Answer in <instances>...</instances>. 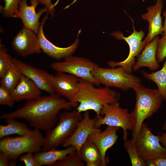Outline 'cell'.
Listing matches in <instances>:
<instances>
[{"label":"cell","instance_id":"e575fe53","mask_svg":"<svg viewBox=\"0 0 166 166\" xmlns=\"http://www.w3.org/2000/svg\"><path fill=\"white\" fill-rule=\"evenodd\" d=\"M155 166H166V157H158L152 160Z\"/></svg>","mask_w":166,"mask_h":166},{"label":"cell","instance_id":"74e56055","mask_svg":"<svg viewBox=\"0 0 166 166\" xmlns=\"http://www.w3.org/2000/svg\"><path fill=\"white\" fill-rule=\"evenodd\" d=\"M164 130H166V120L164 123L162 128V130L164 131Z\"/></svg>","mask_w":166,"mask_h":166},{"label":"cell","instance_id":"484cf974","mask_svg":"<svg viewBox=\"0 0 166 166\" xmlns=\"http://www.w3.org/2000/svg\"><path fill=\"white\" fill-rule=\"evenodd\" d=\"M124 145L129 156L132 166H146L145 161L139 156L137 152L133 140H125Z\"/></svg>","mask_w":166,"mask_h":166},{"label":"cell","instance_id":"f35d334b","mask_svg":"<svg viewBox=\"0 0 166 166\" xmlns=\"http://www.w3.org/2000/svg\"><path fill=\"white\" fill-rule=\"evenodd\" d=\"M144 1V0H143V1Z\"/></svg>","mask_w":166,"mask_h":166},{"label":"cell","instance_id":"ffe728a7","mask_svg":"<svg viewBox=\"0 0 166 166\" xmlns=\"http://www.w3.org/2000/svg\"><path fill=\"white\" fill-rule=\"evenodd\" d=\"M41 90L33 81L23 75L19 82L10 93L15 101L23 100L27 101L34 100L41 96Z\"/></svg>","mask_w":166,"mask_h":166},{"label":"cell","instance_id":"7c38bea8","mask_svg":"<svg viewBox=\"0 0 166 166\" xmlns=\"http://www.w3.org/2000/svg\"><path fill=\"white\" fill-rule=\"evenodd\" d=\"M34 31L23 26L12 43L13 49L22 57L41 53L37 35Z\"/></svg>","mask_w":166,"mask_h":166},{"label":"cell","instance_id":"8fae6325","mask_svg":"<svg viewBox=\"0 0 166 166\" xmlns=\"http://www.w3.org/2000/svg\"><path fill=\"white\" fill-rule=\"evenodd\" d=\"M97 118V116L93 118H90L89 111L84 112L83 117L79 122L74 132L62 144L63 147L74 146L80 155L81 147L88 136L93 133L101 131L100 128L95 126Z\"/></svg>","mask_w":166,"mask_h":166},{"label":"cell","instance_id":"ba28073f","mask_svg":"<svg viewBox=\"0 0 166 166\" xmlns=\"http://www.w3.org/2000/svg\"><path fill=\"white\" fill-rule=\"evenodd\" d=\"M100 114L103 117L97 118L95 126L100 128L103 124L119 127L123 130V138L124 141L127 140V131L132 130L134 122L128 109L120 107L119 101L104 106Z\"/></svg>","mask_w":166,"mask_h":166},{"label":"cell","instance_id":"d590c367","mask_svg":"<svg viewBox=\"0 0 166 166\" xmlns=\"http://www.w3.org/2000/svg\"><path fill=\"white\" fill-rule=\"evenodd\" d=\"M159 138L162 145L166 148V132L160 134Z\"/></svg>","mask_w":166,"mask_h":166},{"label":"cell","instance_id":"7a4b0ae2","mask_svg":"<svg viewBox=\"0 0 166 166\" xmlns=\"http://www.w3.org/2000/svg\"><path fill=\"white\" fill-rule=\"evenodd\" d=\"M78 86L79 91L69 101L79 104L76 109L80 113L93 110L100 117L104 106L118 101L120 97L119 93L109 87L95 88L92 84L81 79H80Z\"/></svg>","mask_w":166,"mask_h":166},{"label":"cell","instance_id":"1f68e13d","mask_svg":"<svg viewBox=\"0 0 166 166\" xmlns=\"http://www.w3.org/2000/svg\"><path fill=\"white\" fill-rule=\"evenodd\" d=\"M19 160L21 162H23L26 166H38L32 153H27L21 155L19 156Z\"/></svg>","mask_w":166,"mask_h":166},{"label":"cell","instance_id":"8992f818","mask_svg":"<svg viewBox=\"0 0 166 166\" xmlns=\"http://www.w3.org/2000/svg\"><path fill=\"white\" fill-rule=\"evenodd\" d=\"M94 77L105 87L118 88L124 91L140 84V79L126 72L121 67H99L92 71Z\"/></svg>","mask_w":166,"mask_h":166},{"label":"cell","instance_id":"83f0119b","mask_svg":"<svg viewBox=\"0 0 166 166\" xmlns=\"http://www.w3.org/2000/svg\"><path fill=\"white\" fill-rule=\"evenodd\" d=\"M13 58L4 45L0 44V77L1 78L13 64Z\"/></svg>","mask_w":166,"mask_h":166},{"label":"cell","instance_id":"836d02e7","mask_svg":"<svg viewBox=\"0 0 166 166\" xmlns=\"http://www.w3.org/2000/svg\"><path fill=\"white\" fill-rule=\"evenodd\" d=\"M11 160L10 156L5 153L0 152V166H10L9 161Z\"/></svg>","mask_w":166,"mask_h":166},{"label":"cell","instance_id":"2e32d148","mask_svg":"<svg viewBox=\"0 0 166 166\" xmlns=\"http://www.w3.org/2000/svg\"><path fill=\"white\" fill-rule=\"evenodd\" d=\"M79 79L72 74L57 72L53 75L51 81L56 94L70 101L79 91Z\"/></svg>","mask_w":166,"mask_h":166},{"label":"cell","instance_id":"44dd1931","mask_svg":"<svg viewBox=\"0 0 166 166\" xmlns=\"http://www.w3.org/2000/svg\"><path fill=\"white\" fill-rule=\"evenodd\" d=\"M76 150L75 147L70 146L64 149L55 148L48 151H40L34 153L33 157L38 166H53L56 162L61 160L67 155Z\"/></svg>","mask_w":166,"mask_h":166},{"label":"cell","instance_id":"ac0fdd59","mask_svg":"<svg viewBox=\"0 0 166 166\" xmlns=\"http://www.w3.org/2000/svg\"><path fill=\"white\" fill-rule=\"evenodd\" d=\"M163 0H157L155 4L148 6L147 12L141 15L142 19L148 23V32L143 40L146 44L159 34H163V26L161 13L164 6Z\"/></svg>","mask_w":166,"mask_h":166},{"label":"cell","instance_id":"52a82bcc","mask_svg":"<svg viewBox=\"0 0 166 166\" xmlns=\"http://www.w3.org/2000/svg\"><path fill=\"white\" fill-rule=\"evenodd\" d=\"M50 66L57 72L72 74L97 86L101 84L91 72L99 65L88 59L71 55L65 58L63 61L51 63Z\"/></svg>","mask_w":166,"mask_h":166},{"label":"cell","instance_id":"8d00e7d4","mask_svg":"<svg viewBox=\"0 0 166 166\" xmlns=\"http://www.w3.org/2000/svg\"><path fill=\"white\" fill-rule=\"evenodd\" d=\"M163 15L164 18V21L163 26V34H166V9L163 12Z\"/></svg>","mask_w":166,"mask_h":166},{"label":"cell","instance_id":"9c48e42d","mask_svg":"<svg viewBox=\"0 0 166 166\" xmlns=\"http://www.w3.org/2000/svg\"><path fill=\"white\" fill-rule=\"evenodd\" d=\"M159 137L152 133L147 123H143L134 145L138 155L144 161L166 157V148L160 144Z\"/></svg>","mask_w":166,"mask_h":166},{"label":"cell","instance_id":"d4e9b609","mask_svg":"<svg viewBox=\"0 0 166 166\" xmlns=\"http://www.w3.org/2000/svg\"><path fill=\"white\" fill-rule=\"evenodd\" d=\"M22 76L20 71L13 63L1 78L0 86L11 93L17 86Z\"/></svg>","mask_w":166,"mask_h":166},{"label":"cell","instance_id":"603a6c76","mask_svg":"<svg viewBox=\"0 0 166 166\" xmlns=\"http://www.w3.org/2000/svg\"><path fill=\"white\" fill-rule=\"evenodd\" d=\"M141 73L145 78L156 84L163 101H166V58L162 68L159 70L149 73L142 70Z\"/></svg>","mask_w":166,"mask_h":166},{"label":"cell","instance_id":"cb8c5ba5","mask_svg":"<svg viewBox=\"0 0 166 166\" xmlns=\"http://www.w3.org/2000/svg\"><path fill=\"white\" fill-rule=\"evenodd\" d=\"M5 121L6 125H0V138L13 134L24 136L31 130L26 124L17 121L14 118L6 119Z\"/></svg>","mask_w":166,"mask_h":166},{"label":"cell","instance_id":"4dcf8cb0","mask_svg":"<svg viewBox=\"0 0 166 166\" xmlns=\"http://www.w3.org/2000/svg\"><path fill=\"white\" fill-rule=\"evenodd\" d=\"M15 102L10 93L0 86V105L11 107L13 106Z\"/></svg>","mask_w":166,"mask_h":166},{"label":"cell","instance_id":"d6986e66","mask_svg":"<svg viewBox=\"0 0 166 166\" xmlns=\"http://www.w3.org/2000/svg\"><path fill=\"white\" fill-rule=\"evenodd\" d=\"M159 39V37L157 36L151 42L146 44L132 66L133 71H136L142 67H147L151 71L156 70L159 68L160 66L156 58Z\"/></svg>","mask_w":166,"mask_h":166},{"label":"cell","instance_id":"4fadbf2b","mask_svg":"<svg viewBox=\"0 0 166 166\" xmlns=\"http://www.w3.org/2000/svg\"><path fill=\"white\" fill-rule=\"evenodd\" d=\"M12 61L23 75L33 81L41 90L49 95L55 94L51 81L53 75L16 58H13Z\"/></svg>","mask_w":166,"mask_h":166},{"label":"cell","instance_id":"5b68a950","mask_svg":"<svg viewBox=\"0 0 166 166\" xmlns=\"http://www.w3.org/2000/svg\"><path fill=\"white\" fill-rule=\"evenodd\" d=\"M82 118L81 113L76 109L61 113L57 124L46 132L42 150L55 149L60 144H62L73 133Z\"/></svg>","mask_w":166,"mask_h":166},{"label":"cell","instance_id":"7402d4cb","mask_svg":"<svg viewBox=\"0 0 166 166\" xmlns=\"http://www.w3.org/2000/svg\"><path fill=\"white\" fill-rule=\"evenodd\" d=\"M80 156L87 166H101L99 150L96 145L88 139L81 146Z\"/></svg>","mask_w":166,"mask_h":166},{"label":"cell","instance_id":"f1b7e54d","mask_svg":"<svg viewBox=\"0 0 166 166\" xmlns=\"http://www.w3.org/2000/svg\"><path fill=\"white\" fill-rule=\"evenodd\" d=\"M20 0H3L5 5L2 9L3 15L6 17H12L18 10Z\"/></svg>","mask_w":166,"mask_h":166},{"label":"cell","instance_id":"5bb4252c","mask_svg":"<svg viewBox=\"0 0 166 166\" xmlns=\"http://www.w3.org/2000/svg\"><path fill=\"white\" fill-rule=\"evenodd\" d=\"M27 0H21L17 12L12 17L20 18L24 26L30 29L37 34L42 22L39 19L43 13L48 11L45 7L36 12L35 9L39 3L37 0H31V5L28 6Z\"/></svg>","mask_w":166,"mask_h":166},{"label":"cell","instance_id":"277c9868","mask_svg":"<svg viewBox=\"0 0 166 166\" xmlns=\"http://www.w3.org/2000/svg\"><path fill=\"white\" fill-rule=\"evenodd\" d=\"M0 151L7 154L11 160L16 161L25 153H34L42 150L45 137L39 130L34 128L26 135L0 138Z\"/></svg>","mask_w":166,"mask_h":166},{"label":"cell","instance_id":"3957f363","mask_svg":"<svg viewBox=\"0 0 166 166\" xmlns=\"http://www.w3.org/2000/svg\"><path fill=\"white\" fill-rule=\"evenodd\" d=\"M132 89L136 96L135 108L130 113L134 122L132 139L134 141L138 136L144 120L158 111L163 100L157 89H150L140 84Z\"/></svg>","mask_w":166,"mask_h":166},{"label":"cell","instance_id":"e0dca14e","mask_svg":"<svg viewBox=\"0 0 166 166\" xmlns=\"http://www.w3.org/2000/svg\"><path fill=\"white\" fill-rule=\"evenodd\" d=\"M47 15L44 18L37 33L39 44L42 50L49 57L59 60L72 55L76 51L79 44L77 38L70 46L62 48L57 46L50 42L45 36L43 31L44 22L47 18Z\"/></svg>","mask_w":166,"mask_h":166},{"label":"cell","instance_id":"6da1fadb","mask_svg":"<svg viewBox=\"0 0 166 166\" xmlns=\"http://www.w3.org/2000/svg\"><path fill=\"white\" fill-rule=\"evenodd\" d=\"M77 106V104L66 101L55 93L27 101L22 107L13 112L4 113L0 118L24 119L34 128L47 132L56 124L57 115L61 110H69Z\"/></svg>","mask_w":166,"mask_h":166},{"label":"cell","instance_id":"30bf717a","mask_svg":"<svg viewBox=\"0 0 166 166\" xmlns=\"http://www.w3.org/2000/svg\"><path fill=\"white\" fill-rule=\"evenodd\" d=\"M133 32L127 37H124L120 31H115L110 34L116 39L125 41L129 48V54L124 60L117 62L110 61L108 62V65L110 67H121L127 72L132 73V66L135 62V57L140 53L146 45L142 41L144 35V32L142 30L139 31L136 30L133 21Z\"/></svg>","mask_w":166,"mask_h":166},{"label":"cell","instance_id":"d6a6232c","mask_svg":"<svg viewBox=\"0 0 166 166\" xmlns=\"http://www.w3.org/2000/svg\"><path fill=\"white\" fill-rule=\"evenodd\" d=\"M39 3H40L45 6L48 12L52 16L53 15L54 10V5L51 2V0H37Z\"/></svg>","mask_w":166,"mask_h":166},{"label":"cell","instance_id":"9a60e30c","mask_svg":"<svg viewBox=\"0 0 166 166\" xmlns=\"http://www.w3.org/2000/svg\"><path fill=\"white\" fill-rule=\"evenodd\" d=\"M120 128L107 125L103 131L97 132L89 135L87 139L93 142L98 148L101 157V166H106L109 159L106 156L107 150L116 143L118 136L117 131Z\"/></svg>","mask_w":166,"mask_h":166},{"label":"cell","instance_id":"4316f807","mask_svg":"<svg viewBox=\"0 0 166 166\" xmlns=\"http://www.w3.org/2000/svg\"><path fill=\"white\" fill-rule=\"evenodd\" d=\"M80 156L77 150L67 155L64 158L56 162L53 166H84Z\"/></svg>","mask_w":166,"mask_h":166},{"label":"cell","instance_id":"f546056e","mask_svg":"<svg viewBox=\"0 0 166 166\" xmlns=\"http://www.w3.org/2000/svg\"><path fill=\"white\" fill-rule=\"evenodd\" d=\"M166 57V34L162 35L158 41L156 58L158 62H161Z\"/></svg>","mask_w":166,"mask_h":166}]
</instances>
